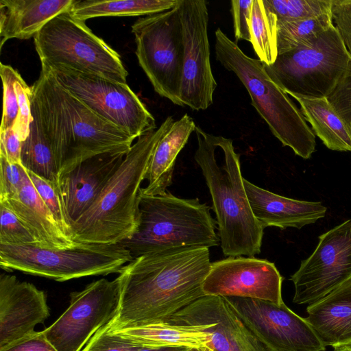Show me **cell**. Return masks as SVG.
<instances>
[{
    "label": "cell",
    "mask_w": 351,
    "mask_h": 351,
    "mask_svg": "<svg viewBox=\"0 0 351 351\" xmlns=\"http://www.w3.org/2000/svg\"><path fill=\"white\" fill-rule=\"evenodd\" d=\"M22 141L13 128L0 131V156L9 162L21 164Z\"/></svg>",
    "instance_id": "60d3db41"
},
{
    "label": "cell",
    "mask_w": 351,
    "mask_h": 351,
    "mask_svg": "<svg viewBox=\"0 0 351 351\" xmlns=\"http://www.w3.org/2000/svg\"><path fill=\"white\" fill-rule=\"evenodd\" d=\"M334 351H351V346L336 348Z\"/></svg>",
    "instance_id": "f6af8a7d"
},
{
    "label": "cell",
    "mask_w": 351,
    "mask_h": 351,
    "mask_svg": "<svg viewBox=\"0 0 351 351\" xmlns=\"http://www.w3.org/2000/svg\"><path fill=\"white\" fill-rule=\"evenodd\" d=\"M253 0L231 1V12L235 43L244 40L250 43V18Z\"/></svg>",
    "instance_id": "f35d334b"
},
{
    "label": "cell",
    "mask_w": 351,
    "mask_h": 351,
    "mask_svg": "<svg viewBox=\"0 0 351 351\" xmlns=\"http://www.w3.org/2000/svg\"><path fill=\"white\" fill-rule=\"evenodd\" d=\"M188 348L185 347L149 348L143 346L137 351H186Z\"/></svg>",
    "instance_id": "7bdbcfd3"
},
{
    "label": "cell",
    "mask_w": 351,
    "mask_h": 351,
    "mask_svg": "<svg viewBox=\"0 0 351 351\" xmlns=\"http://www.w3.org/2000/svg\"><path fill=\"white\" fill-rule=\"evenodd\" d=\"M351 57L335 25L311 42L278 54L265 69L288 94L326 97L334 89Z\"/></svg>",
    "instance_id": "9c48e42d"
},
{
    "label": "cell",
    "mask_w": 351,
    "mask_h": 351,
    "mask_svg": "<svg viewBox=\"0 0 351 351\" xmlns=\"http://www.w3.org/2000/svg\"><path fill=\"white\" fill-rule=\"evenodd\" d=\"M49 315L43 291L14 276L0 275V350L33 333Z\"/></svg>",
    "instance_id": "ac0fdd59"
},
{
    "label": "cell",
    "mask_w": 351,
    "mask_h": 351,
    "mask_svg": "<svg viewBox=\"0 0 351 351\" xmlns=\"http://www.w3.org/2000/svg\"><path fill=\"white\" fill-rule=\"evenodd\" d=\"M248 328L269 351H325L305 318L285 303L225 297Z\"/></svg>",
    "instance_id": "9a60e30c"
},
{
    "label": "cell",
    "mask_w": 351,
    "mask_h": 351,
    "mask_svg": "<svg viewBox=\"0 0 351 351\" xmlns=\"http://www.w3.org/2000/svg\"><path fill=\"white\" fill-rule=\"evenodd\" d=\"M26 171L32 184L52 213L58 225L71 238V223L66 216L56 182L43 178L27 169Z\"/></svg>",
    "instance_id": "1f68e13d"
},
{
    "label": "cell",
    "mask_w": 351,
    "mask_h": 351,
    "mask_svg": "<svg viewBox=\"0 0 351 351\" xmlns=\"http://www.w3.org/2000/svg\"><path fill=\"white\" fill-rule=\"evenodd\" d=\"M32 88L51 143L58 176L93 156L128 153L132 146L134 138L129 133L63 89L47 67L41 66Z\"/></svg>",
    "instance_id": "7a4b0ae2"
},
{
    "label": "cell",
    "mask_w": 351,
    "mask_h": 351,
    "mask_svg": "<svg viewBox=\"0 0 351 351\" xmlns=\"http://www.w3.org/2000/svg\"><path fill=\"white\" fill-rule=\"evenodd\" d=\"M204 326L161 322L108 330L134 340L144 347L206 348L208 347L210 337L206 332L204 331Z\"/></svg>",
    "instance_id": "d4e9b609"
},
{
    "label": "cell",
    "mask_w": 351,
    "mask_h": 351,
    "mask_svg": "<svg viewBox=\"0 0 351 351\" xmlns=\"http://www.w3.org/2000/svg\"><path fill=\"white\" fill-rule=\"evenodd\" d=\"M75 0H0L1 47L9 39H29Z\"/></svg>",
    "instance_id": "603a6c76"
},
{
    "label": "cell",
    "mask_w": 351,
    "mask_h": 351,
    "mask_svg": "<svg viewBox=\"0 0 351 351\" xmlns=\"http://www.w3.org/2000/svg\"><path fill=\"white\" fill-rule=\"evenodd\" d=\"M32 120L29 134L22 142L21 165L35 174L57 182L58 167L51 143L43 125L36 100L31 94Z\"/></svg>",
    "instance_id": "4316f807"
},
{
    "label": "cell",
    "mask_w": 351,
    "mask_h": 351,
    "mask_svg": "<svg viewBox=\"0 0 351 351\" xmlns=\"http://www.w3.org/2000/svg\"><path fill=\"white\" fill-rule=\"evenodd\" d=\"M34 39L41 64L127 84L128 73L120 55L69 10L51 19Z\"/></svg>",
    "instance_id": "52a82bcc"
},
{
    "label": "cell",
    "mask_w": 351,
    "mask_h": 351,
    "mask_svg": "<svg viewBox=\"0 0 351 351\" xmlns=\"http://www.w3.org/2000/svg\"><path fill=\"white\" fill-rule=\"evenodd\" d=\"M0 244L39 246L25 225L3 203H0Z\"/></svg>",
    "instance_id": "d6a6232c"
},
{
    "label": "cell",
    "mask_w": 351,
    "mask_h": 351,
    "mask_svg": "<svg viewBox=\"0 0 351 351\" xmlns=\"http://www.w3.org/2000/svg\"><path fill=\"white\" fill-rule=\"evenodd\" d=\"M205 351H213V350L211 349H210L209 348L206 347L205 348Z\"/></svg>",
    "instance_id": "7dc6e473"
},
{
    "label": "cell",
    "mask_w": 351,
    "mask_h": 351,
    "mask_svg": "<svg viewBox=\"0 0 351 351\" xmlns=\"http://www.w3.org/2000/svg\"><path fill=\"white\" fill-rule=\"evenodd\" d=\"M141 347L134 340L111 332L106 325L90 338L82 351H137Z\"/></svg>",
    "instance_id": "e575fe53"
},
{
    "label": "cell",
    "mask_w": 351,
    "mask_h": 351,
    "mask_svg": "<svg viewBox=\"0 0 351 351\" xmlns=\"http://www.w3.org/2000/svg\"><path fill=\"white\" fill-rule=\"evenodd\" d=\"M132 32L138 64L154 90L173 104L184 106L180 99L184 42L177 5L139 18L132 25Z\"/></svg>",
    "instance_id": "30bf717a"
},
{
    "label": "cell",
    "mask_w": 351,
    "mask_h": 351,
    "mask_svg": "<svg viewBox=\"0 0 351 351\" xmlns=\"http://www.w3.org/2000/svg\"><path fill=\"white\" fill-rule=\"evenodd\" d=\"M0 203L5 204L16 214L36 239L39 247L62 249L76 245L77 243L66 236L58 225L32 184L26 169L19 191L11 198Z\"/></svg>",
    "instance_id": "44dd1931"
},
{
    "label": "cell",
    "mask_w": 351,
    "mask_h": 351,
    "mask_svg": "<svg viewBox=\"0 0 351 351\" xmlns=\"http://www.w3.org/2000/svg\"><path fill=\"white\" fill-rule=\"evenodd\" d=\"M25 173L21 164L10 163L0 156V202L11 198L19 191Z\"/></svg>",
    "instance_id": "8d00e7d4"
},
{
    "label": "cell",
    "mask_w": 351,
    "mask_h": 351,
    "mask_svg": "<svg viewBox=\"0 0 351 351\" xmlns=\"http://www.w3.org/2000/svg\"><path fill=\"white\" fill-rule=\"evenodd\" d=\"M289 95L298 102L306 122L327 148L334 151H351V131L326 97Z\"/></svg>",
    "instance_id": "484cf974"
},
{
    "label": "cell",
    "mask_w": 351,
    "mask_h": 351,
    "mask_svg": "<svg viewBox=\"0 0 351 351\" xmlns=\"http://www.w3.org/2000/svg\"><path fill=\"white\" fill-rule=\"evenodd\" d=\"M126 154H99L58 176L56 184L71 226L92 206Z\"/></svg>",
    "instance_id": "d6986e66"
},
{
    "label": "cell",
    "mask_w": 351,
    "mask_h": 351,
    "mask_svg": "<svg viewBox=\"0 0 351 351\" xmlns=\"http://www.w3.org/2000/svg\"><path fill=\"white\" fill-rule=\"evenodd\" d=\"M177 7L184 42L180 99L193 110H206L217 86L210 58L207 2L178 0Z\"/></svg>",
    "instance_id": "4fadbf2b"
},
{
    "label": "cell",
    "mask_w": 351,
    "mask_h": 351,
    "mask_svg": "<svg viewBox=\"0 0 351 351\" xmlns=\"http://www.w3.org/2000/svg\"><path fill=\"white\" fill-rule=\"evenodd\" d=\"M186 351H205V348H189Z\"/></svg>",
    "instance_id": "bcb514c9"
},
{
    "label": "cell",
    "mask_w": 351,
    "mask_h": 351,
    "mask_svg": "<svg viewBox=\"0 0 351 351\" xmlns=\"http://www.w3.org/2000/svg\"><path fill=\"white\" fill-rule=\"evenodd\" d=\"M250 29V43L258 60L272 64L278 54L276 30L269 21L263 0H253Z\"/></svg>",
    "instance_id": "f546056e"
},
{
    "label": "cell",
    "mask_w": 351,
    "mask_h": 351,
    "mask_svg": "<svg viewBox=\"0 0 351 351\" xmlns=\"http://www.w3.org/2000/svg\"><path fill=\"white\" fill-rule=\"evenodd\" d=\"M247 196L256 219L265 228L302 227L325 217L327 208L321 202L286 197L261 188L243 178Z\"/></svg>",
    "instance_id": "ffe728a7"
},
{
    "label": "cell",
    "mask_w": 351,
    "mask_h": 351,
    "mask_svg": "<svg viewBox=\"0 0 351 351\" xmlns=\"http://www.w3.org/2000/svg\"><path fill=\"white\" fill-rule=\"evenodd\" d=\"M0 351H57L43 331L33 333L18 340Z\"/></svg>",
    "instance_id": "b9f144b4"
},
{
    "label": "cell",
    "mask_w": 351,
    "mask_h": 351,
    "mask_svg": "<svg viewBox=\"0 0 351 351\" xmlns=\"http://www.w3.org/2000/svg\"><path fill=\"white\" fill-rule=\"evenodd\" d=\"M307 322L326 346H351V282L308 304Z\"/></svg>",
    "instance_id": "7402d4cb"
},
{
    "label": "cell",
    "mask_w": 351,
    "mask_h": 351,
    "mask_svg": "<svg viewBox=\"0 0 351 351\" xmlns=\"http://www.w3.org/2000/svg\"><path fill=\"white\" fill-rule=\"evenodd\" d=\"M166 322L204 326L213 351H269L223 296L204 295L173 315Z\"/></svg>",
    "instance_id": "e0dca14e"
},
{
    "label": "cell",
    "mask_w": 351,
    "mask_h": 351,
    "mask_svg": "<svg viewBox=\"0 0 351 351\" xmlns=\"http://www.w3.org/2000/svg\"><path fill=\"white\" fill-rule=\"evenodd\" d=\"M41 66L51 71L63 89L134 139L158 128L153 115L127 84L64 66Z\"/></svg>",
    "instance_id": "8fae6325"
},
{
    "label": "cell",
    "mask_w": 351,
    "mask_h": 351,
    "mask_svg": "<svg viewBox=\"0 0 351 351\" xmlns=\"http://www.w3.org/2000/svg\"><path fill=\"white\" fill-rule=\"evenodd\" d=\"M196 125L188 114L175 121L157 145L146 176L148 183L141 188L147 195H160L171 185L176 160Z\"/></svg>",
    "instance_id": "cb8c5ba5"
},
{
    "label": "cell",
    "mask_w": 351,
    "mask_h": 351,
    "mask_svg": "<svg viewBox=\"0 0 351 351\" xmlns=\"http://www.w3.org/2000/svg\"><path fill=\"white\" fill-rule=\"evenodd\" d=\"M326 98L342 118L351 113V60L341 78Z\"/></svg>",
    "instance_id": "74e56055"
},
{
    "label": "cell",
    "mask_w": 351,
    "mask_h": 351,
    "mask_svg": "<svg viewBox=\"0 0 351 351\" xmlns=\"http://www.w3.org/2000/svg\"><path fill=\"white\" fill-rule=\"evenodd\" d=\"M282 280L274 263L266 259L228 256L211 263L202 290L205 295L249 298L280 305Z\"/></svg>",
    "instance_id": "2e32d148"
},
{
    "label": "cell",
    "mask_w": 351,
    "mask_h": 351,
    "mask_svg": "<svg viewBox=\"0 0 351 351\" xmlns=\"http://www.w3.org/2000/svg\"><path fill=\"white\" fill-rule=\"evenodd\" d=\"M215 36L216 59L241 81L274 136L296 155L311 158L315 135L289 95L270 78L263 62L247 56L220 28Z\"/></svg>",
    "instance_id": "8992f818"
},
{
    "label": "cell",
    "mask_w": 351,
    "mask_h": 351,
    "mask_svg": "<svg viewBox=\"0 0 351 351\" xmlns=\"http://www.w3.org/2000/svg\"><path fill=\"white\" fill-rule=\"evenodd\" d=\"M333 25L332 11L311 18L278 21V53L280 54L304 45Z\"/></svg>",
    "instance_id": "f1b7e54d"
},
{
    "label": "cell",
    "mask_w": 351,
    "mask_h": 351,
    "mask_svg": "<svg viewBox=\"0 0 351 351\" xmlns=\"http://www.w3.org/2000/svg\"><path fill=\"white\" fill-rule=\"evenodd\" d=\"M290 280L298 304L314 303L351 282V219L321 234L314 252Z\"/></svg>",
    "instance_id": "5bb4252c"
},
{
    "label": "cell",
    "mask_w": 351,
    "mask_h": 351,
    "mask_svg": "<svg viewBox=\"0 0 351 351\" xmlns=\"http://www.w3.org/2000/svg\"><path fill=\"white\" fill-rule=\"evenodd\" d=\"M174 121L169 116L157 129L137 138L92 206L71 223L74 242L117 244L135 232L141 185L157 145Z\"/></svg>",
    "instance_id": "277c9868"
},
{
    "label": "cell",
    "mask_w": 351,
    "mask_h": 351,
    "mask_svg": "<svg viewBox=\"0 0 351 351\" xmlns=\"http://www.w3.org/2000/svg\"><path fill=\"white\" fill-rule=\"evenodd\" d=\"M18 104L19 114L13 127L22 142L28 136L32 120L31 94L32 86H29L19 74L14 84Z\"/></svg>",
    "instance_id": "d590c367"
},
{
    "label": "cell",
    "mask_w": 351,
    "mask_h": 351,
    "mask_svg": "<svg viewBox=\"0 0 351 351\" xmlns=\"http://www.w3.org/2000/svg\"><path fill=\"white\" fill-rule=\"evenodd\" d=\"M194 132L197 141L194 159L212 197L223 254L255 257L261 251L264 228L252 213L233 142L197 125Z\"/></svg>",
    "instance_id": "3957f363"
},
{
    "label": "cell",
    "mask_w": 351,
    "mask_h": 351,
    "mask_svg": "<svg viewBox=\"0 0 351 351\" xmlns=\"http://www.w3.org/2000/svg\"><path fill=\"white\" fill-rule=\"evenodd\" d=\"M178 0H75L69 10L77 19L101 16H137L151 15L173 8Z\"/></svg>",
    "instance_id": "83f0119b"
},
{
    "label": "cell",
    "mask_w": 351,
    "mask_h": 351,
    "mask_svg": "<svg viewBox=\"0 0 351 351\" xmlns=\"http://www.w3.org/2000/svg\"><path fill=\"white\" fill-rule=\"evenodd\" d=\"M210 266L209 248L205 247L171 249L133 258L117 276L119 305L108 330L167 322L205 295L202 285Z\"/></svg>",
    "instance_id": "6da1fadb"
},
{
    "label": "cell",
    "mask_w": 351,
    "mask_h": 351,
    "mask_svg": "<svg viewBox=\"0 0 351 351\" xmlns=\"http://www.w3.org/2000/svg\"><path fill=\"white\" fill-rule=\"evenodd\" d=\"M334 0H263L266 9L276 20L314 17L332 11Z\"/></svg>",
    "instance_id": "4dcf8cb0"
},
{
    "label": "cell",
    "mask_w": 351,
    "mask_h": 351,
    "mask_svg": "<svg viewBox=\"0 0 351 351\" xmlns=\"http://www.w3.org/2000/svg\"><path fill=\"white\" fill-rule=\"evenodd\" d=\"M332 15L333 23L351 57V0H334Z\"/></svg>",
    "instance_id": "ab89813d"
},
{
    "label": "cell",
    "mask_w": 351,
    "mask_h": 351,
    "mask_svg": "<svg viewBox=\"0 0 351 351\" xmlns=\"http://www.w3.org/2000/svg\"><path fill=\"white\" fill-rule=\"evenodd\" d=\"M133 258L120 243H80L48 249L37 245L0 244V266L25 274L65 281L89 276L119 273Z\"/></svg>",
    "instance_id": "ba28073f"
},
{
    "label": "cell",
    "mask_w": 351,
    "mask_h": 351,
    "mask_svg": "<svg viewBox=\"0 0 351 351\" xmlns=\"http://www.w3.org/2000/svg\"><path fill=\"white\" fill-rule=\"evenodd\" d=\"M210 209L198 198H180L169 191L147 195L141 189L137 228L119 243L133 258L171 249L217 246L220 240Z\"/></svg>",
    "instance_id": "5b68a950"
},
{
    "label": "cell",
    "mask_w": 351,
    "mask_h": 351,
    "mask_svg": "<svg viewBox=\"0 0 351 351\" xmlns=\"http://www.w3.org/2000/svg\"><path fill=\"white\" fill-rule=\"evenodd\" d=\"M19 73L11 66L0 64V75L3 84V114L0 131L13 128L18 117L19 104L14 87Z\"/></svg>",
    "instance_id": "836d02e7"
},
{
    "label": "cell",
    "mask_w": 351,
    "mask_h": 351,
    "mask_svg": "<svg viewBox=\"0 0 351 351\" xmlns=\"http://www.w3.org/2000/svg\"><path fill=\"white\" fill-rule=\"evenodd\" d=\"M351 131V113L343 118Z\"/></svg>",
    "instance_id": "ee69618b"
},
{
    "label": "cell",
    "mask_w": 351,
    "mask_h": 351,
    "mask_svg": "<svg viewBox=\"0 0 351 351\" xmlns=\"http://www.w3.org/2000/svg\"><path fill=\"white\" fill-rule=\"evenodd\" d=\"M120 282L106 278L93 281L71 293L67 309L43 330L57 351H82L90 338L116 316Z\"/></svg>",
    "instance_id": "7c38bea8"
}]
</instances>
